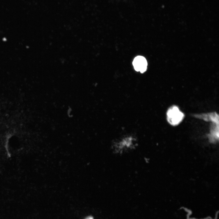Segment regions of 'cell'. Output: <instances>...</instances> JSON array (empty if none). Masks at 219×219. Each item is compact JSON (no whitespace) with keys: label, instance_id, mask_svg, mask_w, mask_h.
<instances>
[{"label":"cell","instance_id":"cell-1","mask_svg":"<svg viewBox=\"0 0 219 219\" xmlns=\"http://www.w3.org/2000/svg\"><path fill=\"white\" fill-rule=\"evenodd\" d=\"M136 138L132 136L125 137L114 142L112 145L113 152L122 154L135 149L137 146Z\"/></svg>","mask_w":219,"mask_h":219},{"label":"cell","instance_id":"cell-3","mask_svg":"<svg viewBox=\"0 0 219 219\" xmlns=\"http://www.w3.org/2000/svg\"><path fill=\"white\" fill-rule=\"evenodd\" d=\"M133 64L136 71L143 73L147 69V62L144 57L139 56L134 58L133 62Z\"/></svg>","mask_w":219,"mask_h":219},{"label":"cell","instance_id":"cell-2","mask_svg":"<svg viewBox=\"0 0 219 219\" xmlns=\"http://www.w3.org/2000/svg\"><path fill=\"white\" fill-rule=\"evenodd\" d=\"M166 115L168 122L172 126L179 124L184 116L183 113L176 106H172L168 109Z\"/></svg>","mask_w":219,"mask_h":219}]
</instances>
